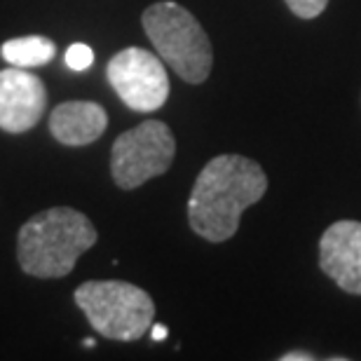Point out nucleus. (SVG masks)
<instances>
[{"label": "nucleus", "mask_w": 361, "mask_h": 361, "mask_svg": "<svg viewBox=\"0 0 361 361\" xmlns=\"http://www.w3.org/2000/svg\"><path fill=\"white\" fill-rule=\"evenodd\" d=\"M298 19H314L326 10L329 0H284Z\"/></svg>", "instance_id": "12"}, {"label": "nucleus", "mask_w": 361, "mask_h": 361, "mask_svg": "<svg viewBox=\"0 0 361 361\" xmlns=\"http://www.w3.org/2000/svg\"><path fill=\"white\" fill-rule=\"evenodd\" d=\"M268 190L263 167L244 155H219L204 164L188 197V223L202 240H233L242 214Z\"/></svg>", "instance_id": "1"}, {"label": "nucleus", "mask_w": 361, "mask_h": 361, "mask_svg": "<svg viewBox=\"0 0 361 361\" xmlns=\"http://www.w3.org/2000/svg\"><path fill=\"white\" fill-rule=\"evenodd\" d=\"M94 63V52L90 45H85V42H75V45H71L66 49V66L71 71H87Z\"/></svg>", "instance_id": "11"}, {"label": "nucleus", "mask_w": 361, "mask_h": 361, "mask_svg": "<svg viewBox=\"0 0 361 361\" xmlns=\"http://www.w3.org/2000/svg\"><path fill=\"white\" fill-rule=\"evenodd\" d=\"M82 345H85V348H94L97 341H94V338H87V341H82Z\"/></svg>", "instance_id": "15"}, {"label": "nucleus", "mask_w": 361, "mask_h": 361, "mask_svg": "<svg viewBox=\"0 0 361 361\" xmlns=\"http://www.w3.org/2000/svg\"><path fill=\"white\" fill-rule=\"evenodd\" d=\"M99 240L94 223L78 209L52 207L31 216L17 235L19 268L38 279H61Z\"/></svg>", "instance_id": "2"}, {"label": "nucleus", "mask_w": 361, "mask_h": 361, "mask_svg": "<svg viewBox=\"0 0 361 361\" xmlns=\"http://www.w3.org/2000/svg\"><path fill=\"white\" fill-rule=\"evenodd\" d=\"M319 268L345 293L361 295V221H336L319 240Z\"/></svg>", "instance_id": "8"}, {"label": "nucleus", "mask_w": 361, "mask_h": 361, "mask_svg": "<svg viewBox=\"0 0 361 361\" xmlns=\"http://www.w3.org/2000/svg\"><path fill=\"white\" fill-rule=\"evenodd\" d=\"M75 305L108 341L132 343L153 329L155 302L141 286L120 279H92L75 288Z\"/></svg>", "instance_id": "4"}, {"label": "nucleus", "mask_w": 361, "mask_h": 361, "mask_svg": "<svg viewBox=\"0 0 361 361\" xmlns=\"http://www.w3.org/2000/svg\"><path fill=\"white\" fill-rule=\"evenodd\" d=\"M0 54L10 66L17 68H38L54 59L56 45L45 35H26V38H12L0 45Z\"/></svg>", "instance_id": "10"}, {"label": "nucleus", "mask_w": 361, "mask_h": 361, "mask_svg": "<svg viewBox=\"0 0 361 361\" xmlns=\"http://www.w3.org/2000/svg\"><path fill=\"white\" fill-rule=\"evenodd\" d=\"M141 24L157 56L180 80L202 85L212 73L214 52L207 31L183 5L162 0L146 7Z\"/></svg>", "instance_id": "3"}, {"label": "nucleus", "mask_w": 361, "mask_h": 361, "mask_svg": "<svg viewBox=\"0 0 361 361\" xmlns=\"http://www.w3.org/2000/svg\"><path fill=\"white\" fill-rule=\"evenodd\" d=\"M47 90L38 75L26 68L0 71V129L7 134H24L45 115Z\"/></svg>", "instance_id": "7"}, {"label": "nucleus", "mask_w": 361, "mask_h": 361, "mask_svg": "<svg viewBox=\"0 0 361 361\" xmlns=\"http://www.w3.org/2000/svg\"><path fill=\"white\" fill-rule=\"evenodd\" d=\"M176 155V139L162 120H146L113 141L111 176L122 190H136L167 174Z\"/></svg>", "instance_id": "5"}, {"label": "nucleus", "mask_w": 361, "mask_h": 361, "mask_svg": "<svg viewBox=\"0 0 361 361\" xmlns=\"http://www.w3.org/2000/svg\"><path fill=\"white\" fill-rule=\"evenodd\" d=\"M153 338L155 341H164V338H167V326H162V324H153Z\"/></svg>", "instance_id": "14"}, {"label": "nucleus", "mask_w": 361, "mask_h": 361, "mask_svg": "<svg viewBox=\"0 0 361 361\" xmlns=\"http://www.w3.org/2000/svg\"><path fill=\"white\" fill-rule=\"evenodd\" d=\"M314 357L312 355H305V352H286V355H281L279 361H312Z\"/></svg>", "instance_id": "13"}, {"label": "nucleus", "mask_w": 361, "mask_h": 361, "mask_svg": "<svg viewBox=\"0 0 361 361\" xmlns=\"http://www.w3.org/2000/svg\"><path fill=\"white\" fill-rule=\"evenodd\" d=\"M108 127V113L94 101H63L49 113V134L61 146H90Z\"/></svg>", "instance_id": "9"}, {"label": "nucleus", "mask_w": 361, "mask_h": 361, "mask_svg": "<svg viewBox=\"0 0 361 361\" xmlns=\"http://www.w3.org/2000/svg\"><path fill=\"white\" fill-rule=\"evenodd\" d=\"M108 82L122 104L136 113H153L169 99L164 61L143 47H127L108 61Z\"/></svg>", "instance_id": "6"}]
</instances>
